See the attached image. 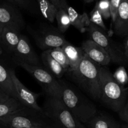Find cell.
Listing matches in <instances>:
<instances>
[{
  "instance_id": "cell-1",
  "label": "cell",
  "mask_w": 128,
  "mask_h": 128,
  "mask_svg": "<svg viewBox=\"0 0 128 128\" xmlns=\"http://www.w3.org/2000/svg\"><path fill=\"white\" fill-rule=\"evenodd\" d=\"M61 100L70 112L82 124L88 123L98 114L94 104L76 87L61 80Z\"/></svg>"
},
{
  "instance_id": "cell-2",
  "label": "cell",
  "mask_w": 128,
  "mask_h": 128,
  "mask_svg": "<svg viewBox=\"0 0 128 128\" xmlns=\"http://www.w3.org/2000/svg\"><path fill=\"white\" fill-rule=\"evenodd\" d=\"M100 67L84 54L77 68L70 72L80 89L94 101H100L101 98Z\"/></svg>"
},
{
  "instance_id": "cell-3",
  "label": "cell",
  "mask_w": 128,
  "mask_h": 128,
  "mask_svg": "<svg viewBox=\"0 0 128 128\" xmlns=\"http://www.w3.org/2000/svg\"><path fill=\"white\" fill-rule=\"evenodd\" d=\"M100 77L101 90L100 101L112 111L119 112L127 101L128 88L116 82L107 68L100 67Z\"/></svg>"
},
{
  "instance_id": "cell-4",
  "label": "cell",
  "mask_w": 128,
  "mask_h": 128,
  "mask_svg": "<svg viewBox=\"0 0 128 128\" xmlns=\"http://www.w3.org/2000/svg\"><path fill=\"white\" fill-rule=\"evenodd\" d=\"M43 115L60 128H86L66 108L61 98L46 96L44 102Z\"/></svg>"
},
{
  "instance_id": "cell-5",
  "label": "cell",
  "mask_w": 128,
  "mask_h": 128,
  "mask_svg": "<svg viewBox=\"0 0 128 128\" xmlns=\"http://www.w3.org/2000/svg\"><path fill=\"white\" fill-rule=\"evenodd\" d=\"M86 31L90 39L107 52L111 62L119 64H125L128 62L125 58L123 48L112 40L106 31L91 22L87 28Z\"/></svg>"
},
{
  "instance_id": "cell-6",
  "label": "cell",
  "mask_w": 128,
  "mask_h": 128,
  "mask_svg": "<svg viewBox=\"0 0 128 128\" xmlns=\"http://www.w3.org/2000/svg\"><path fill=\"white\" fill-rule=\"evenodd\" d=\"M19 66L26 70L38 82L47 96L61 98V87L60 82L51 73L41 66L30 65L15 60Z\"/></svg>"
},
{
  "instance_id": "cell-7",
  "label": "cell",
  "mask_w": 128,
  "mask_h": 128,
  "mask_svg": "<svg viewBox=\"0 0 128 128\" xmlns=\"http://www.w3.org/2000/svg\"><path fill=\"white\" fill-rule=\"evenodd\" d=\"M41 116L44 117L37 111L26 108L0 119V124L8 128H41L47 126Z\"/></svg>"
},
{
  "instance_id": "cell-8",
  "label": "cell",
  "mask_w": 128,
  "mask_h": 128,
  "mask_svg": "<svg viewBox=\"0 0 128 128\" xmlns=\"http://www.w3.org/2000/svg\"><path fill=\"white\" fill-rule=\"evenodd\" d=\"M32 34L37 46L44 51L61 47L68 41L58 29L51 26L33 31Z\"/></svg>"
},
{
  "instance_id": "cell-9",
  "label": "cell",
  "mask_w": 128,
  "mask_h": 128,
  "mask_svg": "<svg viewBox=\"0 0 128 128\" xmlns=\"http://www.w3.org/2000/svg\"><path fill=\"white\" fill-rule=\"evenodd\" d=\"M11 78L18 96V100L21 102V104L43 115L42 108L40 107L37 101L38 98L40 97L41 94L32 92L26 88L19 80L13 70H12L11 72Z\"/></svg>"
},
{
  "instance_id": "cell-10",
  "label": "cell",
  "mask_w": 128,
  "mask_h": 128,
  "mask_svg": "<svg viewBox=\"0 0 128 128\" xmlns=\"http://www.w3.org/2000/svg\"><path fill=\"white\" fill-rule=\"evenodd\" d=\"M13 54L15 60L22 61L30 65L41 66L37 53L33 50L28 38L22 34Z\"/></svg>"
},
{
  "instance_id": "cell-11",
  "label": "cell",
  "mask_w": 128,
  "mask_h": 128,
  "mask_svg": "<svg viewBox=\"0 0 128 128\" xmlns=\"http://www.w3.org/2000/svg\"><path fill=\"white\" fill-rule=\"evenodd\" d=\"M81 48L84 54L101 66H107L111 62L107 52L91 39L84 41Z\"/></svg>"
},
{
  "instance_id": "cell-12",
  "label": "cell",
  "mask_w": 128,
  "mask_h": 128,
  "mask_svg": "<svg viewBox=\"0 0 128 128\" xmlns=\"http://www.w3.org/2000/svg\"><path fill=\"white\" fill-rule=\"evenodd\" d=\"M0 25H16L21 28L24 27L23 17L17 7L12 4H0Z\"/></svg>"
},
{
  "instance_id": "cell-13",
  "label": "cell",
  "mask_w": 128,
  "mask_h": 128,
  "mask_svg": "<svg viewBox=\"0 0 128 128\" xmlns=\"http://www.w3.org/2000/svg\"><path fill=\"white\" fill-rule=\"evenodd\" d=\"M21 30V28L16 25H7L2 28L0 43L9 52L13 53L14 51L20 41Z\"/></svg>"
},
{
  "instance_id": "cell-14",
  "label": "cell",
  "mask_w": 128,
  "mask_h": 128,
  "mask_svg": "<svg viewBox=\"0 0 128 128\" xmlns=\"http://www.w3.org/2000/svg\"><path fill=\"white\" fill-rule=\"evenodd\" d=\"M113 31L118 36H128V0H121L116 20L113 22Z\"/></svg>"
},
{
  "instance_id": "cell-15",
  "label": "cell",
  "mask_w": 128,
  "mask_h": 128,
  "mask_svg": "<svg viewBox=\"0 0 128 128\" xmlns=\"http://www.w3.org/2000/svg\"><path fill=\"white\" fill-rule=\"evenodd\" d=\"M62 51L64 52L69 63V72L76 70L82 61L84 57L83 51L81 48L76 47L68 41L61 46Z\"/></svg>"
},
{
  "instance_id": "cell-16",
  "label": "cell",
  "mask_w": 128,
  "mask_h": 128,
  "mask_svg": "<svg viewBox=\"0 0 128 128\" xmlns=\"http://www.w3.org/2000/svg\"><path fill=\"white\" fill-rule=\"evenodd\" d=\"M66 11L70 18L71 25L82 33L86 32L87 28L91 23L88 14L86 12L78 13L73 8L69 5L66 8Z\"/></svg>"
},
{
  "instance_id": "cell-17",
  "label": "cell",
  "mask_w": 128,
  "mask_h": 128,
  "mask_svg": "<svg viewBox=\"0 0 128 128\" xmlns=\"http://www.w3.org/2000/svg\"><path fill=\"white\" fill-rule=\"evenodd\" d=\"M12 70H9L0 64V89L10 97L18 100L11 78Z\"/></svg>"
},
{
  "instance_id": "cell-18",
  "label": "cell",
  "mask_w": 128,
  "mask_h": 128,
  "mask_svg": "<svg viewBox=\"0 0 128 128\" xmlns=\"http://www.w3.org/2000/svg\"><path fill=\"white\" fill-rule=\"evenodd\" d=\"M41 59L45 69L52 74L56 78L60 79L62 77L66 70L50 56L47 50H45L42 52Z\"/></svg>"
},
{
  "instance_id": "cell-19",
  "label": "cell",
  "mask_w": 128,
  "mask_h": 128,
  "mask_svg": "<svg viewBox=\"0 0 128 128\" xmlns=\"http://www.w3.org/2000/svg\"><path fill=\"white\" fill-rule=\"evenodd\" d=\"M89 128H120L121 125L108 115L97 114L86 124Z\"/></svg>"
},
{
  "instance_id": "cell-20",
  "label": "cell",
  "mask_w": 128,
  "mask_h": 128,
  "mask_svg": "<svg viewBox=\"0 0 128 128\" xmlns=\"http://www.w3.org/2000/svg\"><path fill=\"white\" fill-rule=\"evenodd\" d=\"M26 108L18 100L10 97L4 102H0V119L16 113Z\"/></svg>"
},
{
  "instance_id": "cell-21",
  "label": "cell",
  "mask_w": 128,
  "mask_h": 128,
  "mask_svg": "<svg viewBox=\"0 0 128 128\" xmlns=\"http://www.w3.org/2000/svg\"><path fill=\"white\" fill-rule=\"evenodd\" d=\"M38 9L42 16L49 22H54L58 9L50 0H36Z\"/></svg>"
},
{
  "instance_id": "cell-22",
  "label": "cell",
  "mask_w": 128,
  "mask_h": 128,
  "mask_svg": "<svg viewBox=\"0 0 128 128\" xmlns=\"http://www.w3.org/2000/svg\"><path fill=\"white\" fill-rule=\"evenodd\" d=\"M55 20L57 21L58 29L61 33L66 32L71 26L70 18L66 10L60 9L58 10Z\"/></svg>"
},
{
  "instance_id": "cell-23",
  "label": "cell",
  "mask_w": 128,
  "mask_h": 128,
  "mask_svg": "<svg viewBox=\"0 0 128 128\" xmlns=\"http://www.w3.org/2000/svg\"><path fill=\"white\" fill-rule=\"evenodd\" d=\"M50 56L56 60L64 69L66 71L69 70V63L68 59L62 51L61 47L55 48L47 50Z\"/></svg>"
},
{
  "instance_id": "cell-24",
  "label": "cell",
  "mask_w": 128,
  "mask_h": 128,
  "mask_svg": "<svg viewBox=\"0 0 128 128\" xmlns=\"http://www.w3.org/2000/svg\"><path fill=\"white\" fill-rule=\"evenodd\" d=\"M17 7L36 13L39 11L36 0H8Z\"/></svg>"
},
{
  "instance_id": "cell-25",
  "label": "cell",
  "mask_w": 128,
  "mask_h": 128,
  "mask_svg": "<svg viewBox=\"0 0 128 128\" xmlns=\"http://www.w3.org/2000/svg\"><path fill=\"white\" fill-rule=\"evenodd\" d=\"M90 20L91 23L98 26L100 28L103 30L104 31H106L107 30V28H106V25L104 22L103 18H102V15L95 7L90 12Z\"/></svg>"
},
{
  "instance_id": "cell-26",
  "label": "cell",
  "mask_w": 128,
  "mask_h": 128,
  "mask_svg": "<svg viewBox=\"0 0 128 128\" xmlns=\"http://www.w3.org/2000/svg\"><path fill=\"white\" fill-rule=\"evenodd\" d=\"M94 7L101 13L103 19L108 20L111 18L110 0H100L96 2Z\"/></svg>"
},
{
  "instance_id": "cell-27",
  "label": "cell",
  "mask_w": 128,
  "mask_h": 128,
  "mask_svg": "<svg viewBox=\"0 0 128 128\" xmlns=\"http://www.w3.org/2000/svg\"><path fill=\"white\" fill-rule=\"evenodd\" d=\"M113 78L118 83L122 86L128 82V75L125 68L123 66H121L116 70L114 73L112 74Z\"/></svg>"
},
{
  "instance_id": "cell-28",
  "label": "cell",
  "mask_w": 128,
  "mask_h": 128,
  "mask_svg": "<svg viewBox=\"0 0 128 128\" xmlns=\"http://www.w3.org/2000/svg\"><path fill=\"white\" fill-rule=\"evenodd\" d=\"M121 2V0H110V12H111V18L112 23L114 22L115 20H116L118 11Z\"/></svg>"
},
{
  "instance_id": "cell-29",
  "label": "cell",
  "mask_w": 128,
  "mask_h": 128,
  "mask_svg": "<svg viewBox=\"0 0 128 128\" xmlns=\"http://www.w3.org/2000/svg\"><path fill=\"white\" fill-rule=\"evenodd\" d=\"M118 114L120 119L128 124V100H127L124 107L118 112Z\"/></svg>"
},
{
  "instance_id": "cell-30",
  "label": "cell",
  "mask_w": 128,
  "mask_h": 128,
  "mask_svg": "<svg viewBox=\"0 0 128 128\" xmlns=\"http://www.w3.org/2000/svg\"><path fill=\"white\" fill-rule=\"evenodd\" d=\"M56 8L58 10L60 9H64L66 10V8L68 6L66 0H50Z\"/></svg>"
},
{
  "instance_id": "cell-31",
  "label": "cell",
  "mask_w": 128,
  "mask_h": 128,
  "mask_svg": "<svg viewBox=\"0 0 128 128\" xmlns=\"http://www.w3.org/2000/svg\"><path fill=\"white\" fill-rule=\"evenodd\" d=\"M126 40L124 41V56L126 59L128 61V36H126Z\"/></svg>"
},
{
  "instance_id": "cell-32",
  "label": "cell",
  "mask_w": 128,
  "mask_h": 128,
  "mask_svg": "<svg viewBox=\"0 0 128 128\" xmlns=\"http://www.w3.org/2000/svg\"><path fill=\"white\" fill-rule=\"evenodd\" d=\"M10 97V96H9L8 95L6 94L2 90H1V89H0V102H4V101H6Z\"/></svg>"
},
{
  "instance_id": "cell-33",
  "label": "cell",
  "mask_w": 128,
  "mask_h": 128,
  "mask_svg": "<svg viewBox=\"0 0 128 128\" xmlns=\"http://www.w3.org/2000/svg\"><path fill=\"white\" fill-rule=\"evenodd\" d=\"M83 1L85 3H90V2H92V1H94V0H83Z\"/></svg>"
},
{
  "instance_id": "cell-34",
  "label": "cell",
  "mask_w": 128,
  "mask_h": 128,
  "mask_svg": "<svg viewBox=\"0 0 128 128\" xmlns=\"http://www.w3.org/2000/svg\"><path fill=\"white\" fill-rule=\"evenodd\" d=\"M120 128H128V125H121Z\"/></svg>"
},
{
  "instance_id": "cell-35",
  "label": "cell",
  "mask_w": 128,
  "mask_h": 128,
  "mask_svg": "<svg viewBox=\"0 0 128 128\" xmlns=\"http://www.w3.org/2000/svg\"><path fill=\"white\" fill-rule=\"evenodd\" d=\"M2 28H3V27H2V26L0 25V38H1V32H2Z\"/></svg>"
},
{
  "instance_id": "cell-36",
  "label": "cell",
  "mask_w": 128,
  "mask_h": 128,
  "mask_svg": "<svg viewBox=\"0 0 128 128\" xmlns=\"http://www.w3.org/2000/svg\"><path fill=\"white\" fill-rule=\"evenodd\" d=\"M52 128V127H51V126H48L47 125V126H44V127H42V128Z\"/></svg>"
},
{
  "instance_id": "cell-37",
  "label": "cell",
  "mask_w": 128,
  "mask_h": 128,
  "mask_svg": "<svg viewBox=\"0 0 128 128\" xmlns=\"http://www.w3.org/2000/svg\"><path fill=\"white\" fill-rule=\"evenodd\" d=\"M2 48H1V47L0 46V56L2 54Z\"/></svg>"
},
{
  "instance_id": "cell-38",
  "label": "cell",
  "mask_w": 128,
  "mask_h": 128,
  "mask_svg": "<svg viewBox=\"0 0 128 128\" xmlns=\"http://www.w3.org/2000/svg\"><path fill=\"white\" fill-rule=\"evenodd\" d=\"M0 128H6V127H4V126H2V127H1V126H0Z\"/></svg>"
},
{
  "instance_id": "cell-39",
  "label": "cell",
  "mask_w": 128,
  "mask_h": 128,
  "mask_svg": "<svg viewBox=\"0 0 128 128\" xmlns=\"http://www.w3.org/2000/svg\"></svg>"
}]
</instances>
